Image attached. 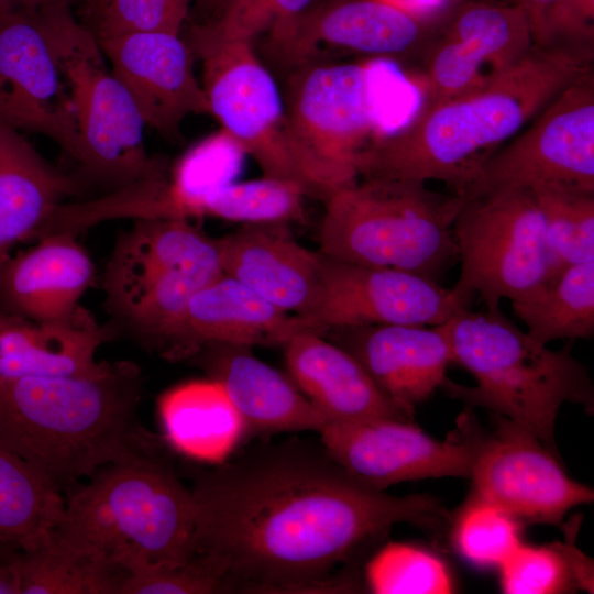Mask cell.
Instances as JSON below:
<instances>
[{
  "label": "cell",
  "mask_w": 594,
  "mask_h": 594,
  "mask_svg": "<svg viewBox=\"0 0 594 594\" xmlns=\"http://www.w3.org/2000/svg\"><path fill=\"white\" fill-rule=\"evenodd\" d=\"M190 471L194 556L230 591L345 590L331 572L365 554L398 522L438 531L449 519L428 494L394 496L351 475L312 439L290 437Z\"/></svg>",
  "instance_id": "1"
},
{
  "label": "cell",
  "mask_w": 594,
  "mask_h": 594,
  "mask_svg": "<svg viewBox=\"0 0 594 594\" xmlns=\"http://www.w3.org/2000/svg\"><path fill=\"white\" fill-rule=\"evenodd\" d=\"M594 47L538 45L485 85L417 109L375 143L361 178L439 180L461 195L476 166L514 138L562 89L594 69Z\"/></svg>",
  "instance_id": "2"
},
{
  "label": "cell",
  "mask_w": 594,
  "mask_h": 594,
  "mask_svg": "<svg viewBox=\"0 0 594 594\" xmlns=\"http://www.w3.org/2000/svg\"><path fill=\"white\" fill-rule=\"evenodd\" d=\"M141 392L131 362L95 376L0 378V447L65 496L107 465L167 448L139 418Z\"/></svg>",
  "instance_id": "3"
},
{
  "label": "cell",
  "mask_w": 594,
  "mask_h": 594,
  "mask_svg": "<svg viewBox=\"0 0 594 594\" xmlns=\"http://www.w3.org/2000/svg\"><path fill=\"white\" fill-rule=\"evenodd\" d=\"M387 58L304 65L283 94L288 139L310 197L326 201L359 179L364 154L409 121L410 81Z\"/></svg>",
  "instance_id": "4"
},
{
  "label": "cell",
  "mask_w": 594,
  "mask_h": 594,
  "mask_svg": "<svg viewBox=\"0 0 594 594\" xmlns=\"http://www.w3.org/2000/svg\"><path fill=\"white\" fill-rule=\"evenodd\" d=\"M54 535L127 572L183 565L194 557L191 492L165 449L113 463L65 495Z\"/></svg>",
  "instance_id": "5"
},
{
  "label": "cell",
  "mask_w": 594,
  "mask_h": 594,
  "mask_svg": "<svg viewBox=\"0 0 594 594\" xmlns=\"http://www.w3.org/2000/svg\"><path fill=\"white\" fill-rule=\"evenodd\" d=\"M452 363L475 380L473 387L449 378L441 388L469 407L481 406L534 433L560 459L554 427L561 406L594 409V385L586 365L572 354L574 340L559 350L534 341L499 309L461 310L448 320Z\"/></svg>",
  "instance_id": "6"
},
{
  "label": "cell",
  "mask_w": 594,
  "mask_h": 594,
  "mask_svg": "<svg viewBox=\"0 0 594 594\" xmlns=\"http://www.w3.org/2000/svg\"><path fill=\"white\" fill-rule=\"evenodd\" d=\"M463 202L461 195L433 191L420 180L358 179L324 201L319 252L439 283L458 261L453 222Z\"/></svg>",
  "instance_id": "7"
},
{
  "label": "cell",
  "mask_w": 594,
  "mask_h": 594,
  "mask_svg": "<svg viewBox=\"0 0 594 594\" xmlns=\"http://www.w3.org/2000/svg\"><path fill=\"white\" fill-rule=\"evenodd\" d=\"M223 274L218 240L187 219H138L118 237L106 265V307L155 348L191 298Z\"/></svg>",
  "instance_id": "8"
},
{
  "label": "cell",
  "mask_w": 594,
  "mask_h": 594,
  "mask_svg": "<svg viewBox=\"0 0 594 594\" xmlns=\"http://www.w3.org/2000/svg\"><path fill=\"white\" fill-rule=\"evenodd\" d=\"M453 234L461 262L455 292L477 294L486 310L527 301L551 285L546 226L530 188H506L464 199Z\"/></svg>",
  "instance_id": "9"
},
{
  "label": "cell",
  "mask_w": 594,
  "mask_h": 594,
  "mask_svg": "<svg viewBox=\"0 0 594 594\" xmlns=\"http://www.w3.org/2000/svg\"><path fill=\"white\" fill-rule=\"evenodd\" d=\"M57 43L79 138L78 175L109 194L166 174L164 165L148 156L142 114L105 67L91 30L67 14L58 24Z\"/></svg>",
  "instance_id": "10"
},
{
  "label": "cell",
  "mask_w": 594,
  "mask_h": 594,
  "mask_svg": "<svg viewBox=\"0 0 594 594\" xmlns=\"http://www.w3.org/2000/svg\"><path fill=\"white\" fill-rule=\"evenodd\" d=\"M202 66L201 85L210 114L242 145L264 176L295 183L310 197L286 127L283 94L253 43L195 26L188 41Z\"/></svg>",
  "instance_id": "11"
},
{
  "label": "cell",
  "mask_w": 594,
  "mask_h": 594,
  "mask_svg": "<svg viewBox=\"0 0 594 594\" xmlns=\"http://www.w3.org/2000/svg\"><path fill=\"white\" fill-rule=\"evenodd\" d=\"M544 185L594 193V69L551 99L473 170L464 199Z\"/></svg>",
  "instance_id": "12"
},
{
  "label": "cell",
  "mask_w": 594,
  "mask_h": 594,
  "mask_svg": "<svg viewBox=\"0 0 594 594\" xmlns=\"http://www.w3.org/2000/svg\"><path fill=\"white\" fill-rule=\"evenodd\" d=\"M72 6L0 8V121L54 140L76 162L79 138L57 43Z\"/></svg>",
  "instance_id": "13"
},
{
  "label": "cell",
  "mask_w": 594,
  "mask_h": 594,
  "mask_svg": "<svg viewBox=\"0 0 594 594\" xmlns=\"http://www.w3.org/2000/svg\"><path fill=\"white\" fill-rule=\"evenodd\" d=\"M471 299L409 272L323 255L317 299L307 312L289 315L285 342L297 332L323 334L342 327L437 326L469 308Z\"/></svg>",
  "instance_id": "14"
},
{
  "label": "cell",
  "mask_w": 594,
  "mask_h": 594,
  "mask_svg": "<svg viewBox=\"0 0 594 594\" xmlns=\"http://www.w3.org/2000/svg\"><path fill=\"white\" fill-rule=\"evenodd\" d=\"M444 440L414 421L328 422L319 433L329 453L355 479L376 488L429 477H468L484 436L469 411Z\"/></svg>",
  "instance_id": "15"
},
{
  "label": "cell",
  "mask_w": 594,
  "mask_h": 594,
  "mask_svg": "<svg viewBox=\"0 0 594 594\" xmlns=\"http://www.w3.org/2000/svg\"><path fill=\"white\" fill-rule=\"evenodd\" d=\"M494 415L495 428L484 432L472 466L473 492L524 526H561L569 510L593 502V490L571 479L534 433Z\"/></svg>",
  "instance_id": "16"
},
{
  "label": "cell",
  "mask_w": 594,
  "mask_h": 594,
  "mask_svg": "<svg viewBox=\"0 0 594 594\" xmlns=\"http://www.w3.org/2000/svg\"><path fill=\"white\" fill-rule=\"evenodd\" d=\"M526 12L507 3L464 7L431 50L418 82L417 109L476 89L508 69L535 45Z\"/></svg>",
  "instance_id": "17"
},
{
  "label": "cell",
  "mask_w": 594,
  "mask_h": 594,
  "mask_svg": "<svg viewBox=\"0 0 594 594\" xmlns=\"http://www.w3.org/2000/svg\"><path fill=\"white\" fill-rule=\"evenodd\" d=\"M97 41L145 124L164 138L179 140L188 116L210 114L194 54L180 34L141 32Z\"/></svg>",
  "instance_id": "18"
},
{
  "label": "cell",
  "mask_w": 594,
  "mask_h": 594,
  "mask_svg": "<svg viewBox=\"0 0 594 594\" xmlns=\"http://www.w3.org/2000/svg\"><path fill=\"white\" fill-rule=\"evenodd\" d=\"M400 408L415 407L441 388L452 363L448 321L437 326L365 324L328 331Z\"/></svg>",
  "instance_id": "19"
},
{
  "label": "cell",
  "mask_w": 594,
  "mask_h": 594,
  "mask_svg": "<svg viewBox=\"0 0 594 594\" xmlns=\"http://www.w3.org/2000/svg\"><path fill=\"white\" fill-rule=\"evenodd\" d=\"M250 349L211 343L190 359L222 385L246 433L320 432L327 419L292 380L262 362Z\"/></svg>",
  "instance_id": "20"
},
{
  "label": "cell",
  "mask_w": 594,
  "mask_h": 594,
  "mask_svg": "<svg viewBox=\"0 0 594 594\" xmlns=\"http://www.w3.org/2000/svg\"><path fill=\"white\" fill-rule=\"evenodd\" d=\"M283 348L292 381L328 422L414 421L354 356L322 334L297 332Z\"/></svg>",
  "instance_id": "21"
},
{
  "label": "cell",
  "mask_w": 594,
  "mask_h": 594,
  "mask_svg": "<svg viewBox=\"0 0 594 594\" xmlns=\"http://www.w3.org/2000/svg\"><path fill=\"white\" fill-rule=\"evenodd\" d=\"M289 315L223 274L201 288L155 346L165 359H190L211 343L283 345Z\"/></svg>",
  "instance_id": "22"
},
{
  "label": "cell",
  "mask_w": 594,
  "mask_h": 594,
  "mask_svg": "<svg viewBox=\"0 0 594 594\" xmlns=\"http://www.w3.org/2000/svg\"><path fill=\"white\" fill-rule=\"evenodd\" d=\"M95 277V266L76 234H50L0 267V312L41 322L66 321Z\"/></svg>",
  "instance_id": "23"
},
{
  "label": "cell",
  "mask_w": 594,
  "mask_h": 594,
  "mask_svg": "<svg viewBox=\"0 0 594 594\" xmlns=\"http://www.w3.org/2000/svg\"><path fill=\"white\" fill-rule=\"evenodd\" d=\"M285 224H246L218 238L223 273L293 315L315 304L323 255L294 241Z\"/></svg>",
  "instance_id": "24"
},
{
  "label": "cell",
  "mask_w": 594,
  "mask_h": 594,
  "mask_svg": "<svg viewBox=\"0 0 594 594\" xmlns=\"http://www.w3.org/2000/svg\"><path fill=\"white\" fill-rule=\"evenodd\" d=\"M114 330L86 309L70 320L41 322L0 312V378L95 376L112 363L98 361V348Z\"/></svg>",
  "instance_id": "25"
},
{
  "label": "cell",
  "mask_w": 594,
  "mask_h": 594,
  "mask_svg": "<svg viewBox=\"0 0 594 594\" xmlns=\"http://www.w3.org/2000/svg\"><path fill=\"white\" fill-rule=\"evenodd\" d=\"M87 188L78 175L50 165L18 130L0 121V267L34 237L59 205Z\"/></svg>",
  "instance_id": "26"
},
{
  "label": "cell",
  "mask_w": 594,
  "mask_h": 594,
  "mask_svg": "<svg viewBox=\"0 0 594 594\" xmlns=\"http://www.w3.org/2000/svg\"><path fill=\"white\" fill-rule=\"evenodd\" d=\"M421 18L384 0H351L337 4L307 25L298 24L280 48L305 56L318 43L388 58L403 55L419 43Z\"/></svg>",
  "instance_id": "27"
},
{
  "label": "cell",
  "mask_w": 594,
  "mask_h": 594,
  "mask_svg": "<svg viewBox=\"0 0 594 594\" xmlns=\"http://www.w3.org/2000/svg\"><path fill=\"white\" fill-rule=\"evenodd\" d=\"M157 416L167 448L210 465L226 461L246 435L224 388L210 377L164 392L157 400Z\"/></svg>",
  "instance_id": "28"
},
{
  "label": "cell",
  "mask_w": 594,
  "mask_h": 594,
  "mask_svg": "<svg viewBox=\"0 0 594 594\" xmlns=\"http://www.w3.org/2000/svg\"><path fill=\"white\" fill-rule=\"evenodd\" d=\"M246 152L235 138L221 129L188 148L152 193L148 219L200 217L205 200L234 182Z\"/></svg>",
  "instance_id": "29"
},
{
  "label": "cell",
  "mask_w": 594,
  "mask_h": 594,
  "mask_svg": "<svg viewBox=\"0 0 594 594\" xmlns=\"http://www.w3.org/2000/svg\"><path fill=\"white\" fill-rule=\"evenodd\" d=\"M64 510L65 496L29 462L0 447V544L36 548L53 535Z\"/></svg>",
  "instance_id": "30"
},
{
  "label": "cell",
  "mask_w": 594,
  "mask_h": 594,
  "mask_svg": "<svg viewBox=\"0 0 594 594\" xmlns=\"http://www.w3.org/2000/svg\"><path fill=\"white\" fill-rule=\"evenodd\" d=\"M19 594H120L128 572L106 558L73 547L54 532L16 563Z\"/></svg>",
  "instance_id": "31"
},
{
  "label": "cell",
  "mask_w": 594,
  "mask_h": 594,
  "mask_svg": "<svg viewBox=\"0 0 594 594\" xmlns=\"http://www.w3.org/2000/svg\"><path fill=\"white\" fill-rule=\"evenodd\" d=\"M527 334L547 345L559 339H590L594 334V260L565 268L539 297L512 302Z\"/></svg>",
  "instance_id": "32"
},
{
  "label": "cell",
  "mask_w": 594,
  "mask_h": 594,
  "mask_svg": "<svg viewBox=\"0 0 594 594\" xmlns=\"http://www.w3.org/2000/svg\"><path fill=\"white\" fill-rule=\"evenodd\" d=\"M551 255V285L571 265L594 260V193L544 185L531 188Z\"/></svg>",
  "instance_id": "33"
},
{
  "label": "cell",
  "mask_w": 594,
  "mask_h": 594,
  "mask_svg": "<svg viewBox=\"0 0 594 594\" xmlns=\"http://www.w3.org/2000/svg\"><path fill=\"white\" fill-rule=\"evenodd\" d=\"M305 197L301 186L283 179L233 182L205 200L201 216L245 224H286L304 218Z\"/></svg>",
  "instance_id": "34"
},
{
  "label": "cell",
  "mask_w": 594,
  "mask_h": 594,
  "mask_svg": "<svg viewBox=\"0 0 594 594\" xmlns=\"http://www.w3.org/2000/svg\"><path fill=\"white\" fill-rule=\"evenodd\" d=\"M457 552L476 568H499L521 543L525 527L496 504L472 491L451 521Z\"/></svg>",
  "instance_id": "35"
},
{
  "label": "cell",
  "mask_w": 594,
  "mask_h": 594,
  "mask_svg": "<svg viewBox=\"0 0 594 594\" xmlns=\"http://www.w3.org/2000/svg\"><path fill=\"white\" fill-rule=\"evenodd\" d=\"M366 588L376 594H448L454 581L436 553L406 542H387L365 565Z\"/></svg>",
  "instance_id": "36"
},
{
  "label": "cell",
  "mask_w": 594,
  "mask_h": 594,
  "mask_svg": "<svg viewBox=\"0 0 594 594\" xmlns=\"http://www.w3.org/2000/svg\"><path fill=\"white\" fill-rule=\"evenodd\" d=\"M498 569L501 588L507 594H559L579 588L559 543L537 547L521 542Z\"/></svg>",
  "instance_id": "37"
},
{
  "label": "cell",
  "mask_w": 594,
  "mask_h": 594,
  "mask_svg": "<svg viewBox=\"0 0 594 594\" xmlns=\"http://www.w3.org/2000/svg\"><path fill=\"white\" fill-rule=\"evenodd\" d=\"M312 0H228L221 16L207 26L219 36L253 42L270 31L280 47L293 35Z\"/></svg>",
  "instance_id": "38"
},
{
  "label": "cell",
  "mask_w": 594,
  "mask_h": 594,
  "mask_svg": "<svg viewBox=\"0 0 594 594\" xmlns=\"http://www.w3.org/2000/svg\"><path fill=\"white\" fill-rule=\"evenodd\" d=\"M230 592L221 570L207 557L194 556L178 566L144 564L130 572L120 594H210Z\"/></svg>",
  "instance_id": "39"
},
{
  "label": "cell",
  "mask_w": 594,
  "mask_h": 594,
  "mask_svg": "<svg viewBox=\"0 0 594 594\" xmlns=\"http://www.w3.org/2000/svg\"><path fill=\"white\" fill-rule=\"evenodd\" d=\"M190 0H108L91 21L97 40L129 33L180 34Z\"/></svg>",
  "instance_id": "40"
},
{
  "label": "cell",
  "mask_w": 594,
  "mask_h": 594,
  "mask_svg": "<svg viewBox=\"0 0 594 594\" xmlns=\"http://www.w3.org/2000/svg\"><path fill=\"white\" fill-rule=\"evenodd\" d=\"M535 43L594 47V0H553L541 16Z\"/></svg>",
  "instance_id": "41"
},
{
  "label": "cell",
  "mask_w": 594,
  "mask_h": 594,
  "mask_svg": "<svg viewBox=\"0 0 594 594\" xmlns=\"http://www.w3.org/2000/svg\"><path fill=\"white\" fill-rule=\"evenodd\" d=\"M408 12L422 16L437 11L444 0H384Z\"/></svg>",
  "instance_id": "42"
},
{
  "label": "cell",
  "mask_w": 594,
  "mask_h": 594,
  "mask_svg": "<svg viewBox=\"0 0 594 594\" xmlns=\"http://www.w3.org/2000/svg\"><path fill=\"white\" fill-rule=\"evenodd\" d=\"M63 1L69 0H0V8H22L38 10Z\"/></svg>",
  "instance_id": "43"
},
{
  "label": "cell",
  "mask_w": 594,
  "mask_h": 594,
  "mask_svg": "<svg viewBox=\"0 0 594 594\" xmlns=\"http://www.w3.org/2000/svg\"><path fill=\"white\" fill-rule=\"evenodd\" d=\"M108 0H79L90 21L101 11Z\"/></svg>",
  "instance_id": "44"
},
{
  "label": "cell",
  "mask_w": 594,
  "mask_h": 594,
  "mask_svg": "<svg viewBox=\"0 0 594 594\" xmlns=\"http://www.w3.org/2000/svg\"><path fill=\"white\" fill-rule=\"evenodd\" d=\"M69 1H70L72 4L79 2V0H69Z\"/></svg>",
  "instance_id": "45"
}]
</instances>
